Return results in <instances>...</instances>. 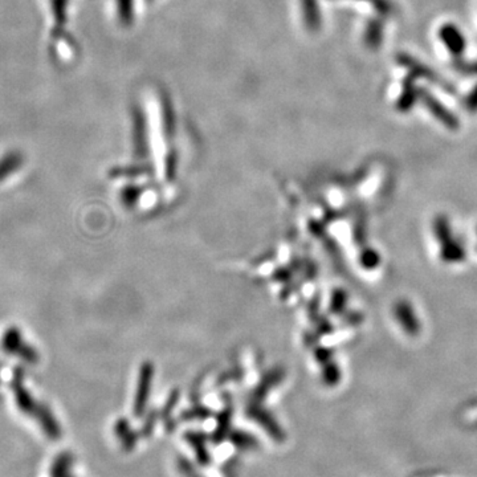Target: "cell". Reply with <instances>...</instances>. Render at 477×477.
<instances>
[{
    "label": "cell",
    "mask_w": 477,
    "mask_h": 477,
    "mask_svg": "<svg viewBox=\"0 0 477 477\" xmlns=\"http://www.w3.org/2000/svg\"><path fill=\"white\" fill-rule=\"evenodd\" d=\"M11 387L14 391L17 407L28 415H36V418L44 425V427L55 432V420L52 419L50 412L44 409V406H39L31 393L27 390V387L24 386V376L20 369H15L14 377L11 380Z\"/></svg>",
    "instance_id": "1"
},
{
    "label": "cell",
    "mask_w": 477,
    "mask_h": 477,
    "mask_svg": "<svg viewBox=\"0 0 477 477\" xmlns=\"http://www.w3.org/2000/svg\"><path fill=\"white\" fill-rule=\"evenodd\" d=\"M21 165V158L17 154H8L0 161V182L14 174Z\"/></svg>",
    "instance_id": "3"
},
{
    "label": "cell",
    "mask_w": 477,
    "mask_h": 477,
    "mask_svg": "<svg viewBox=\"0 0 477 477\" xmlns=\"http://www.w3.org/2000/svg\"><path fill=\"white\" fill-rule=\"evenodd\" d=\"M1 349L7 354L15 356L17 358L23 360L24 362L35 364L39 361L37 351L24 340L21 330L17 327H11L3 333Z\"/></svg>",
    "instance_id": "2"
}]
</instances>
